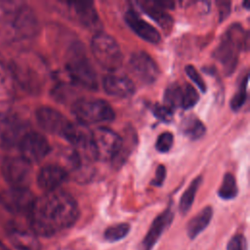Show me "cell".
I'll return each instance as SVG.
<instances>
[{"label": "cell", "mask_w": 250, "mask_h": 250, "mask_svg": "<svg viewBox=\"0 0 250 250\" xmlns=\"http://www.w3.org/2000/svg\"><path fill=\"white\" fill-rule=\"evenodd\" d=\"M78 218L79 208L75 199L59 189L36 198L28 214L31 230L43 237H51L71 228Z\"/></svg>", "instance_id": "6da1fadb"}, {"label": "cell", "mask_w": 250, "mask_h": 250, "mask_svg": "<svg viewBox=\"0 0 250 250\" xmlns=\"http://www.w3.org/2000/svg\"><path fill=\"white\" fill-rule=\"evenodd\" d=\"M0 22L7 36L13 40L30 39L39 29L34 11L19 1L0 2Z\"/></svg>", "instance_id": "7a4b0ae2"}, {"label": "cell", "mask_w": 250, "mask_h": 250, "mask_svg": "<svg viewBox=\"0 0 250 250\" xmlns=\"http://www.w3.org/2000/svg\"><path fill=\"white\" fill-rule=\"evenodd\" d=\"M248 47V33L238 23L231 24L213 52V57L223 65L227 74H230L237 64L238 54Z\"/></svg>", "instance_id": "3957f363"}, {"label": "cell", "mask_w": 250, "mask_h": 250, "mask_svg": "<svg viewBox=\"0 0 250 250\" xmlns=\"http://www.w3.org/2000/svg\"><path fill=\"white\" fill-rule=\"evenodd\" d=\"M18 83L30 93H38L46 80V67L35 56L24 54L20 56L10 68Z\"/></svg>", "instance_id": "277c9868"}, {"label": "cell", "mask_w": 250, "mask_h": 250, "mask_svg": "<svg viewBox=\"0 0 250 250\" xmlns=\"http://www.w3.org/2000/svg\"><path fill=\"white\" fill-rule=\"evenodd\" d=\"M65 68L69 78L76 85L88 90H96L98 88L97 72L79 44L76 43L70 49Z\"/></svg>", "instance_id": "5b68a950"}, {"label": "cell", "mask_w": 250, "mask_h": 250, "mask_svg": "<svg viewBox=\"0 0 250 250\" xmlns=\"http://www.w3.org/2000/svg\"><path fill=\"white\" fill-rule=\"evenodd\" d=\"M92 54L97 62L108 71H115L123 62V54L115 39L104 33L97 32L91 40Z\"/></svg>", "instance_id": "8992f818"}, {"label": "cell", "mask_w": 250, "mask_h": 250, "mask_svg": "<svg viewBox=\"0 0 250 250\" xmlns=\"http://www.w3.org/2000/svg\"><path fill=\"white\" fill-rule=\"evenodd\" d=\"M71 111L78 123L85 126L93 123L108 122L115 117L112 107L101 99H78L72 104Z\"/></svg>", "instance_id": "52a82bcc"}, {"label": "cell", "mask_w": 250, "mask_h": 250, "mask_svg": "<svg viewBox=\"0 0 250 250\" xmlns=\"http://www.w3.org/2000/svg\"><path fill=\"white\" fill-rule=\"evenodd\" d=\"M122 138L105 127H100L91 132L90 153L94 159L101 161L113 160L120 150Z\"/></svg>", "instance_id": "ba28073f"}, {"label": "cell", "mask_w": 250, "mask_h": 250, "mask_svg": "<svg viewBox=\"0 0 250 250\" xmlns=\"http://www.w3.org/2000/svg\"><path fill=\"white\" fill-rule=\"evenodd\" d=\"M27 132L28 123L23 117L8 110L0 113V148L18 146Z\"/></svg>", "instance_id": "9c48e42d"}, {"label": "cell", "mask_w": 250, "mask_h": 250, "mask_svg": "<svg viewBox=\"0 0 250 250\" xmlns=\"http://www.w3.org/2000/svg\"><path fill=\"white\" fill-rule=\"evenodd\" d=\"M1 173L10 187L27 188L31 181V164L21 156H5L1 161Z\"/></svg>", "instance_id": "30bf717a"}, {"label": "cell", "mask_w": 250, "mask_h": 250, "mask_svg": "<svg viewBox=\"0 0 250 250\" xmlns=\"http://www.w3.org/2000/svg\"><path fill=\"white\" fill-rule=\"evenodd\" d=\"M36 197L28 188L10 187L0 193V204L14 215L29 214Z\"/></svg>", "instance_id": "8fae6325"}, {"label": "cell", "mask_w": 250, "mask_h": 250, "mask_svg": "<svg viewBox=\"0 0 250 250\" xmlns=\"http://www.w3.org/2000/svg\"><path fill=\"white\" fill-rule=\"evenodd\" d=\"M21 156L28 163H38L42 161L51 151V146L44 135L29 131L18 146Z\"/></svg>", "instance_id": "7c38bea8"}, {"label": "cell", "mask_w": 250, "mask_h": 250, "mask_svg": "<svg viewBox=\"0 0 250 250\" xmlns=\"http://www.w3.org/2000/svg\"><path fill=\"white\" fill-rule=\"evenodd\" d=\"M128 66L131 73L145 84L153 83L159 75V68L154 60L146 52L138 51L131 55Z\"/></svg>", "instance_id": "4fadbf2b"}, {"label": "cell", "mask_w": 250, "mask_h": 250, "mask_svg": "<svg viewBox=\"0 0 250 250\" xmlns=\"http://www.w3.org/2000/svg\"><path fill=\"white\" fill-rule=\"evenodd\" d=\"M35 117L41 129L47 133L61 137L63 136L71 123L62 112L47 105L38 107L35 111Z\"/></svg>", "instance_id": "5bb4252c"}, {"label": "cell", "mask_w": 250, "mask_h": 250, "mask_svg": "<svg viewBox=\"0 0 250 250\" xmlns=\"http://www.w3.org/2000/svg\"><path fill=\"white\" fill-rule=\"evenodd\" d=\"M67 178V172L60 165L48 164L43 166L37 174V185L46 192L57 190Z\"/></svg>", "instance_id": "9a60e30c"}, {"label": "cell", "mask_w": 250, "mask_h": 250, "mask_svg": "<svg viewBox=\"0 0 250 250\" xmlns=\"http://www.w3.org/2000/svg\"><path fill=\"white\" fill-rule=\"evenodd\" d=\"M174 218V213L171 208H167L158 215L152 222L146 236L141 243V250H152L155 243L159 240L165 229L171 225Z\"/></svg>", "instance_id": "2e32d148"}, {"label": "cell", "mask_w": 250, "mask_h": 250, "mask_svg": "<svg viewBox=\"0 0 250 250\" xmlns=\"http://www.w3.org/2000/svg\"><path fill=\"white\" fill-rule=\"evenodd\" d=\"M124 19L130 28L144 40L153 44H156L160 41L161 36L157 29L150 23L140 18L134 10L127 11Z\"/></svg>", "instance_id": "e0dca14e"}, {"label": "cell", "mask_w": 250, "mask_h": 250, "mask_svg": "<svg viewBox=\"0 0 250 250\" xmlns=\"http://www.w3.org/2000/svg\"><path fill=\"white\" fill-rule=\"evenodd\" d=\"M103 87L108 95L119 98H127L135 93L133 81L120 74L105 75L103 79Z\"/></svg>", "instance_id": "ac0fdd59"}, {"label": "cell", "mask_w": 250, "mask_h": 250, "mask_svg": "<svg viewBox=\"0 0 250 250\" xmlns=\"http://www.w3.org/2000/svg\"><path fill=\"white\" fill-rule=\"evenodd\" d=\"M8 239L16 250H42L41 243L32 230L12 227L8 229Z\"/></svg>", "instance_id": "d6986e66"}, {"label": "cell", "mask_w": 250, "mask_h": 250, "mask_svg": "<svg viewBox=\"0 0 250 250\" xmlns=\"http://www.w3.org/2000/svg\"><path fill=\"white\" fill-rule=\"evenodd\" d=\"M66 4L81 24L87 27H96L99 24V17L92 1L67 2Z\"/></svg>", "instance_id": "ffe728a7"}, {"label": "cell", "mask_w": 250, "mask_h": 250, "mask_svg": "<svg viewBox=\"0 0 250 250\" xmlns=\"http://www.w3.org/2000/svg\"><path fill=\"white\" fill-rule=\"evenodd\" d=\"M213 217V208L206 206L192 217L187 225V234L190 239L197 237L210 224Z\"/></svg>", "instance_id": "44dd1931"}, {"label": "cell", "mask_w": 250, "mask_h": 250, "mask_svg": "<svg viewBox=\"0 0 250 250\" xmlns=\"http://www.w3.org/2000/svg\"><path fill=\"white\" fill-rule=\"evenodd\" d=\"M14 77L10 68L0 64V113L7 111L5 108L14 96Z\"/></svg>", "instance_id": "7402d4cb"}, {"label": "cell", "mask_w": 250, "mask_h": 250, "mask_svg": "<svg viewBox=\"0 0 250 250\" xmlns=\"http://www.w3.org/2000/svg\"><path fill=\"white\" fill-rule=\"evenodd\" d=\"M141 9L148 15L156 23H158L163 29L169 30L172 27V18L162 9L156 1H143L138 3Z\"/></svg>", "instance_id": "603a6c76"}, {"label": "cell", "mask_w": 250, "mask_h": 250, "mask_svg": "<svg viewBox=\"0 0 250 250\" xmlns=\"http://www.w3.org/2000/svg\"><path fill=\"white\" fill-rule=\"evenodd\" d=\"M181 131L190 140H197L205 133V126L196 116H187L181 123Z\"/></svg>", "instance_id": "cb8c5ba5"}, {"label": "cell", "mask_w": 250, "mask_h": 250, "mask_svg": "<svg viewBox=\"0 0 250 250\" xmlns=\"http://www.w3.org/2000/svg\"><path fill=\"white\" fill-rule=\"evenodd\" d=\"M201 182H202V178L200 176L196 177L195 179H193V181L189 184L188 188L183 193L179 203V210L183 215H186L191 208L192 203L194 201L195 194L198 190V188Z\"/></svg>", "instance_id": "d4e9b609"}, {"label": "cell", "mask_w": 250, "mask_h": 250, "mask_svg": "<svg viewBox=\"0 0 250 250\" xmlns=\"http://www.w3.org/2000/svg\"><path fill=\"white\" fill-rule=\"evenodd\" d=\"M238 188L235 178L232 174L227 173L224 176L222 185L218 190V195L225 200H229L237 195Z\"/></svg>", "instance_id": "484cf974"}, {"label": "cell", "mask_w": 250, "mask_h": 250, "mask_svg": "<svg viewBox=\"0 0 250 250\" xmlns=\"http://www.w3.org/2000/svg\"><path fill=\"white\" fill-rule=\"evenodd\" d=\"M131 226L127 223H120L108 227L104 232V237L108 242H116L123 239L129 233Z\"/></svg>", "instance_id": "4316f807"}, {"label": "cell", "mask_w": 250, "mask_h": 250, "mask_svg": "<svg viewBox=\"0 0 250 250\" xmlns=\"http://www.w3.org/2000/svg\"><path fill=\"white\" fill-rule=\"evenodd\" d=\"M182 94H183V87L178 85H172L168 87L164 94V101L165 105L169 106L170 108L179 107L182 105Z\"/></svg>", "instance_id": "83f0119b"}, {"label": "cell", "mask_w": 250, "mask_h": 250, "mask_svg": "<svg viewBox=\"0 0 250 250\" xmlns=\"http://www.w3.org/2000/svg\"><path fill=\"white\" fill-rule=\"evenodd\" d=\"M247 83H248V74H246L243 77L237 91L235 92V94L233 95V97L230 100V107L234 111H237L244 104V103L246 101Z\"/></svg>", "instance_id": "f1b7e54d"}, {"label": "cell", "mask_w": 250, "mask_h": 250, "mask_svg": "<svg viewBox=\"0 0 250 250\" xmlns=\"http://www.w3.org/2000/svg\"><path fill=\"white\" fill-rule=\"evenodd\" d=\"M199 100V95L197 91L191 85H186L183 88L182 94V105L181 107L185 109H188L194 106Z\"/></svg>", "instance_id": "f546056e"}, {"label": "cell", "mask_w": 250, "mask_h": 250, "mask_svg": "<svg viewBox=\"0 0 250 250\" xmlns=\"http://www.w3.org/2000/svg\"><path fill=\"white\" fill-rule=\"evenodd\" d=\"M174 143V136L170 132L160 134L156 140L155 147L159 152H167L171 149Z\"/></svg>", "instance_id": "4dcf8cb0"}, {"label": "cell", "mask_w": 250, "mask_h": 250, "mask_svg": "<svg viewBox=\"0 0 250 250\" xmlns=\"http://www.w3.org/2000/svg\"><path fill=\"white\" fill-rule=\"evenodd\" d=\"M186 73L187 75L192 80V82L199 88V90L201 92H206V84L203 80V78L201 77V75L199 74V72L196 70V68L193 65H187L186 66Z\"/></svg>", "instance_id": "1f68e13d"}, {"label": "cell", "mask_w": 250, "mask_h": 250, "mask_svg": "<svg viewBox=\"0 0 250 250\" xmlns=\"http://www.w3.org/2000/svg\"><path fill=\"white\" fill-rule=\"evenodd\" d=\"M152 112L157 118L161 119L164 122H169L173 118L172 108H170L169 106H167L165 104H163V105L155 104L152 108Z\"/></svg>", "instance_id": "d6a6232c"}, {"label": "cell", "mask_w": 250, "mask_h": 250, "mask_svg": "<svg viewBox=\"0 0 250 250\" xmlns=\"http://www.w3.org/2000/svg\"><path fill=\"white\" fill-rule=\"evenodd\" d=\"M227 250H248L246 238L242 234L233 235L228 242Z\"/></svg>", "instance_id": "836d02e7"}, {"label": "cell", "mask_w": 250, "mask_h": 250, "mask_svg": "<svg viewBox=\"0 0 250 250\" xmlns=\"http://www.w3.org/2000/svg\"><path fill=\"white\" fill-rule=\"evenodd\" d=\"M166 177V168L164 165H158L155 171V176L152 179L150 185L155 187H161L163 185V182Z\"/></svg>", "instance_id": "e575fe53"}, {"label": "cell", "mask_w": 250, "mask_h": 250, "mask_svg": "<svg viewBox=\"0 0 250 250\" xmlns=\"http://www.w3.org/2000/svg\"><path fill=\"white\" fill-rule=\"evenodd\" d=\"M217 6H218V11H219V19H220V21H222L226 18H228L229 14L230 12V2L218 1Z\"/></svg>", "instance_id": "d590c367"}, {"label": "cell", "mask_w": 250, "mask_h": 250, "mask_svg": "<svg viewBox=\"0 0 250 250\" xmlns=\"http://www.w3.org/2000/svg\"><path fill=\"white\" fill-rule=\"evenodd\" d=\"M0 250H11L8 246H6L1 240H0Z\"/></svg>", "instance_id": "8d00e7d4"}, {"label": "cell", "mask_w": 250, "mask_h": 250, "mask_svg": "<svg viewBox=\"0 0 250 250\" xmlns=\"http://www.w3.org/2000/svg\"><path fill=\"white\" fill-rule=\"evenodd\" d=\"M243 5L246 6V9H249V2H248V1H245V2L243 3Z\"/></svg>", "instance_id": "74e56055"}]
</instances>
